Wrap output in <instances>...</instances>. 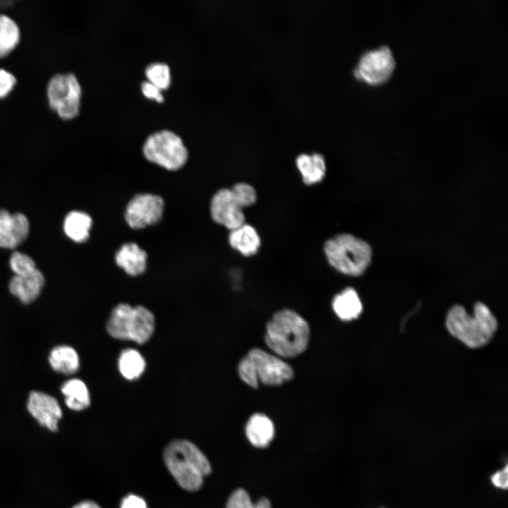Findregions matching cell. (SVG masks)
I'll return each instance as SVG.
<instances>
[{"label": "cell", "mask_w": 508, "mask_h": 508, "mask_svg": "<svg viewBox=\"0 0 508 508\" xmlns=\"http://www.w3.org/2000/svg\"><path fill=\"white\" fill-rule=\"evenodd\" d=\"M212 219L230 231L245 223L243 208L235 199L230 188L217 190L210 201Z\"/></svg>", "instance_id": "10"}, {"label": "cell", "mask_w": 508, "mask_h": 508, "mask_svg": "<svg viewBox=\"0 0 508 508\" xmlns=\"http://www.w3.org/2000/svg\"><path fill=\"white\" fill-rule=\"evenodd\" d=\"M19 41L20 30L16 22L6 15H0V58L11 52Z\"/></svg>", "instance_id": "24"}, {"label": "cell", "mask_w": 508, "mask_h": 508, "mask_svg": "<svg viewBox=\"0 0 508 508\" xmlns=\"http://www.w3.org/2000/svg\"><path fill=\"white\" fill-rule=\"evenodd\" d=\"M163 199L152 193L135 195L128 203L125 219L133 229H140L157 224L162 217Z\"/></svg>", "instance_id": "9"}, {"label": "cell", "mask_w": 508, "mask_h": 508, "mask_svg": "<svg viewBox=\"0 0 508 508\" xmlns=\"http://www.w3.org/2000/svg\"><path fill=\"white\" fill-rule=\"evenodd\" d=\"M382 508H384V507H382Z\"/></svg>", "instance_id": "35"}, {"label": "cell", "mask_w": 508, "mask_h": 508, "mask_svg": "<svg viewBox=\"0 0 508 508\" xmlns=\"http://www.w3.org/2000/svg\"><path fill=\"white\" fill-rule=\"evenodd\" d=\"M141 88L143 93L146 97L155 99L159 102L164 100V97L160 91L161 90L150 82L146 81L143 83Z\"/></svg>", "instance_id": "33"}, {"label": "cell", "mask_w": 508, "mask_h": 508, "mask_svg": "<svg viewBox=\"0 0 508 508\" xmlns=\"http://www.w3.org/2000/svg\"><path fill=\"white\" fill-rule=\"evenodd\" d=\"M248 441L258 448L267 447L274 436V426L271 419L262 413H255L248 419L246 428Z\"/></svg>", "instance_id": "15"}, {"label": "cell", "mask_w": 508, "mask_h": 508, "mask_svg": "<svg viewBox=\"0 0 508 508\" xmlns=\"http://www.w3.org/2000/svg\"><path fill=\"white\" fill-rule=\"evenodd\" d=\"M64 401L68 408L80 411L90 405V394L86 384L80 379L71 378L64 382L61 387Z\"/></svg>", "instance_id": "20"}, {"label": "cell", "mask_w": 508, "mask_h": 508, "mask_svg": "<svg viewBox=\"0 0 508 508\" xmlns=\"http://www.w3.org/2000/svg\"><path fill=\"white\" fill-rule=\"evenodd\" d=\"M165 464L179 485L189 491L198 490L211 472L210 464L193 443L186 440L171 442L164 449Z\"/></svg>", "instance_id": "2"}, {"label": "cell", "mask_w": 508, "mask_h": 508, "mask_svg": "<svg viewBox=\"0 0 508 508\" xmlns=\"http://www.w3.org/2000/svg\"><path fill=\"white\" fill-rule=\"evenodd\" d=\"M81 87L71 73L54 75L47 86L50 107L63 119L75 117L80 109Z\"/></svg>", "instance_id": "7"}, {"label": "cell", "mask_w": 508, "mask_h": 508, "mask_svg": "<svg viewBox=\"0 0 508 508\" xmlns=\"http://www.w3.org/2000/svg\"><path fill=\"white\" fill-rule=\"evenodd\" d=\"M507 471V465H505L502 469L493 473L490 478L492 484L497 488L507 490L508 486Z\"/></svg>", "instance_id": "31"}, {"label": "cell", "mask_w": 508, "mask_h": 508, "mask_svg": "<svg viewBox=\"0 0 508 508\" xmlns=\"http://www.w3.org/2000/svg\"><path fill=\"white\" fill-rule=\"evenodd\" d=\"M241 380L253 388L259 383L277 386L289 381L294 376L290 365L282 358L259 348L250 349L238 365Z\"/></svg>", "instance_id": "4"}, {"label": "cell", "mask_w": 508, "mask_h": 508, "mask_svg": "<svg viewBox=\"0 0 508 508\" xmlns=\"http://www.w3.org/2000/svg\"><path fill=\"white\" fill-rule=\"evenodd\" d=\"M324 253L329 265L349 276L365 272L372 260V249L364 240L350 234H337L324 244Z\"/></svg>", "instance_id": "5"}, {"label": "cell", "mask_w": 508, "mask_h": 508, "mask_svg": "<svg viewBox=\"0 0 508 508\" xmlns=\"http://www.w3.org/2000/svg\"><path fill=\"white\" fill-rule=\"evenodd\" d=\"M9 265L15 275H25L36 269L35 263L29 255L16 251L9 260Z\"/></svg>", "instance_id": "29"}, {"label": "cell", "mask_w": 508, "mask_h": 508, "mask_svg": "<svg viewBox=\"0 0 508 508\" xmlns=\"http://www.w3.org/2000/svg\"><path fill=\"white\" fill-rule=\"evenodd\" d=\"M147 253L135 243L122 245L115 255L117 265L131 276L143 274L147 267Z\"/></svg>", "instance_id": "14"}, {"label": "cell", "mask_w": 508, "mask_h": 508, "mask_svg": "<svg viewBox=\"0 0 508 508\" xmlns=\"http://www.w3.org/2000/svg\"><path fill=\"white\" fill-rule=\"evenodd\" d=\"M143 151L147 160L168 170L182 168L188 159V151L181 138L167 130L150 135Z\"/></svg>", "instance_id": "6"}, {"label": "cell", "mask_w": 508, "mask_h": 508, "mask_svg": "<svg viewBox=\"0 0 508 508\" xmlns=\"http://www.w3.org/2000/svg\"><path fill=\"white\" fill-rule=\"evenodd\" d=\"M48 361L55 372L66 375L75 373L80 368L78 352L68 345H59L52 349L49 354Z\"/></svg>", "instance_id": "18"}, {"label": "cell", "mask_w": 508, "mask_h": 508, "mask_svg": "<svg viewBox=\"0 0 508 508\" xmlns=\"http://www.w3.org/2000/svg\"><path fill=\"white\" fill-rule=\"evenodd\" d=\"M145 75L149 82L160 90L169 87L171 81L170 70L164 63H153L147 66Z\"/></svg>", "instance_id": "27"}, {"label": "cell", "mask_w": 508, "mask_h": 508, "mask_svg": "<svg viewBox=\"0 0 508 508\" xmlns=\"http://www.w3.org/2000/svg\"><path fill=\"white\" fill-rule=\"evenodd\" d=\"M16 83V78L12 73L0 68V98L6 97L12 91Z\"/></svg>", "instance_id": "30"}, {"label": "cell", "mask_w": 508, "mask_h": 508, "mask_svg": "<svg viewBox=\"0 0 508 508\" xmlns=\"http://www.w3.org/2000/svg\"><path fill=\"white\" fill-rule=\"evenodd\" d=\"M133 306L126 303L116 305L111 311L107 322V333L118 340H128L129 325Z\"/></svg>", "instance_id": "21"}, {"label": "cell", "mask_w": 508, "mask_h": 508, "mask_svg": "<svg viewBox=\"0 0 508 508\" xmlns=\"http://www.w3.org/2000/svg\"><path fill=\"white\" fill-rule=\"evenodd\" d=\"M155 329L153 313L145 306H133L128 340L139 344H145L152 337Z\"/></svg>", "instance_id": "13"}, {"label": "cell", "mask_w": 508, "mask_h": 508, "mask_svg": "<svg viewBox=\"0 0 508 508\" xmlns=\"http://www.w3.org/2000/svg\"><path fill=\"white\" fill-rule=\"evenodd\" d=\"M27 408L40 425L51 431L57 430L62 410L55 397L42 392L32 391L28 397Z\"/></svg>", "instance_id": "11"}, {"label": "cell", "mask_w": 508, "mask_h": 508, "mask_svg": "<svg viewBox=\"0 0 508 508\" xmlns=\"http://www.w3.org/2000/svg\"><path fill=\"white\" fill-rule=\"evenodd\" d=\"M228 240L230 246L244 256L257 253L261 243L255 229L246 223L231 230Z\"/></svg>", "instance_id": "17"}, {"label": "cell", "mask_w": 508, "mask_h": 508, "mask_svg": "<svg viewBox=\"0 0 508 508\" xmlns=\"http://www.w3.org/2000/svg\"><path fill=\"white\" fill-rule=\"evenodd\" d=\"M20 243L13 214L6 210H0V247L11 249Z\"/></svg>", "instance_id": "25"}, {"label": "cell", "mask_w": 508, "mask_h": 508, "mask_svg": "<svg viewBox=\"0 0 508 508\" xmlns=\"http://www.w3.org/2000/svg\"><path fill=\"white\" fill-rule=\"evenodd\" d=\"M118 368L123 378L130 381L135 380L145 372L146 361L137 349H124L119 356Z\"/></svg>", "instance_id": "22"}, {"label": "cell", "mask_w": 508, "mask_h": 508, "mask_svg": "<svg viewBox=\"0 0 508 508\" xmlns=\"http://www.w3.org/2000/svg\"><path fill=\"white\" fill-rule=\"evenodd\" d=\"M446 327L453 337L467 346L479 348L490 341L497 328V321L485 304L477 302L471 315L461 306L452 307L446 317Z\"/></svg>", "instance_id": "3"}, {"label": "cell", "mask_w": 508, "mask_h": 508, "mask_svg": "<svg viewBox=\"0 0 508 508\" xmlns=\"http://www.w3.org/2000/svg\"><path fill=\"white\" fill-rule=\"evenodd\" d=\"M92 223V220L87 213L82 211H72L65 217L64 230L72 241L83 243L90 236Z\"/></svg>", "instance_id": "23"}, {"label": "cell", "mask_w": 508, "mask_h": 508, "mask_svg": "<svg viewBox=\"0 0 508 508\" xmlns=\"http://www.w3.org/2000/svg\"><path fill=\"white\" fill-rule=\"evenodd\" d=\"M395 66L391 50L386 46L364 52L360 57L353 73L358 79L371 85L387 80Z\"/></svg>", "instance_id": "8"}, {"label": "cell", "mask_w": 508, "mask_h": 508, "mask_svg": "<svg viewBox=\"0 0 508 508\" xmlns=\"http://www.w3.org/2000/svg\"><path fill=\"white\" fill-rule=\"evenodd\" d=\"M309 338L307 321L292 310L276 312L266 325L265 343L280 358H294L303 353Z\"/></svg>", "instance_id": "1"}, {"label": "cell", "mask_w": 508, "mask_h": 508, "mask_svg": "<svg viewBox=\"0 0 508 508\" xmlns=\"http://www.w3.org/2000/svg\"><path fill=\"white\" fill-rule=\"evenodd\" d=\"M296 165L303 183L308 186L320 182L326 174L325 159L318 152L300 154L296 159Z\"/></svg>", "instance_id": "16"}, {"label": "cell", "mask_w": 508, "mask_h": 508, "mask_svg": "<svg viewBox=\"0 0 508 508\" xmlns=\"http://www.w3.org/2000/svg\"><path fill=\"white\" fill-rule=\"evenodd\" d=\"M73 508H101V507L97 503H95L92 501H83V502H81L77 504Z\"/></svg>", "instance_id": "34"}, {"label": "cell", "mask_w": 508, "mask_h": 508, "mask_svg": "<svg viewBox=\"0 0 508 508\" xmlns=\"http://www.w3.org/2000/svg\"><path fill=\"white\" fill-rule=\"evenodd\" d=\"M226 508H271V504L265 497H262L256 503H253L247 492L239 488L231 493Z\"/></svg>", "instance_id": "26"}, {"label": "cell", "mask_w": 508, "mask_h": 508, "mask_svg": "<svg viewBox=\"0 0 508 508\" xmlns=\"http://www.w3.org/2000/svg\"><path fill=\"white\" fill-rule=\"evenodd\" d=\"M230 189L237 202L243 209L251 206L256 202V191L252 186L247 183H236Z\"/></svg>", "instance_id": "28"}, {"label": "cell", "mask_w": 508, "mask_h": 508, "mask_svg": "<svg viewBox=\"0 0 508 508\" xmlns=\"http://www.w3.org/2000/svg\"><path fill=\"white\" fill-rule=\"evenodd\" d=\"M44 283L43 274L36 268L25 275H15L9 282L8 289L21 303L29 304L40 296Z\"/></svg>", "instance_id": "12"}, {"label": "cell", "mask_w": 508, "mask_h": 508, "mask_svg": "<svg viewBox=\"0 0 508 508\" xmlns=\"http://www.w3.org/2000/svg\"><path fill=\"white\" fill-rule=\"evenodd\" d=\"M335 314L344 321L356 319L362 313L363 305L356 291L348 287L337 294L332 300Z\"/></svg>", "instance_id": "19"}, {"label": "cell", "mask_w": 508, "mask_h": 508, "mask_svg": "<svg viewBox=\"0 0 508 508\" xmlns=\"http://www.w3.org/2000/svg\"><path fill=\"white\" fill-rule=\"evenodd\" d=\"M120 508H147L145 501L140 497L130 494L123 497Z\"/></svg>", "instance_id": "32"}]
</instances>
